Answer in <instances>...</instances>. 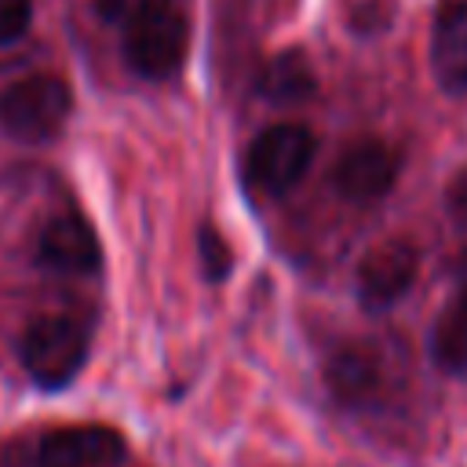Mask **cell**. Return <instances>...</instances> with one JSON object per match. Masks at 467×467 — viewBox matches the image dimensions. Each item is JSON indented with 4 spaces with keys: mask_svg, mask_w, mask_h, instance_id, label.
I'll list each match as a JSON object with an SVG mask.
<instances>
[{
    "mask_svg": "<svg viewBox=\"0 0 467 467\" xmlns=\"http://www.w3.org/2000/svg\"><path fill=\"white\" fill-rule=\"evenodd\" d=\"M18 358L36 387L62 390L88 358V328L69 314H44L22 332Z\"/></svg>",
    "mask_w": 467,
    "mask_h": 467,
    "instance_id": "6da1fadb",
    "label": "cell"
},
{
    "mask_svg": "<svg viewBox=\"0 0 467 467\" xmlns=\"http://www.w3.org/2000/svg\"><path fill=\"white\" fill-rule=\"evenodd\" d=\"M73 109L66 80L51 73L22 77L0 95V128L18 142H47L62 131Z\"/></svg>",
    "mask_w": 467,
    "mask_h": 467,
    "instance_id": "7a4b0ae2",
    "label": "cell"
},
{
    "mask_svg": "<svg viewBox=\"0 0 467 467\" xmlns=\"http://www.w3.org/2000/svg\"><path fill=\"white\" fill-rule=\"evenodd\" d=\"M314 161V135L303 124H274L248 146L244 171L263 193H288Z\"/></svg>",
    "mask_w": 467,
    "mask_h": 467,
    "instance_id": "3957f363",
    "label": "cell"
},
{
    "mask_svg": "<svg viewBox=\"0 0 467 467\" xmlns=\"http://www.w3.org/2000/svg\"><path fill=\"white\" fill-rule=\"evenodd\" d=\"M190 29L186 18L168 4L131 26H124V58L146 80H168L186 58Z\"/></svg>",
    "mask_w": 467,
    "mask_h": 467,
    "instance_id": "277c9868",
    "label": "cell"
},
{
    "mask_svg": "<svg viewBox=\"0 0 467 467\" xmlns=\"http://www.w3.org/2000/svg\"><path fill=\"white\" fill-rule=\"evenodd\" d=\"M420 274V252L412 241L405 237H387L379 244H372L354 274V288L365 310H390L412 285Z\"/></svg>",
    "mask_w": 467,
    "mask_h": 467,
    "instance_id": "5b68a950",
    "label": "cell"
},
{
    "mask_svg": "<svg viewBox=\"0 0 467 467\" xmlns=\"http://www.w3.org/2000/svg\"><path fill=\"white\" fill-rule=\"evenodd\" d=\"M128 445L124 434L106 423L55 427L40 438L36 467H117Z\"/></svg>",
    "mask_w": 467,
    "mask_h": 467,
    "instance_id": "8992f818",
    "label": "cell"
},
{
    "mask_svg": "<svg viewBox=\"0 0 467 467\" xmlns=\"http://www.w3.org/2000/svg\"><path fill=\"white\" fill-rule=\"evenodd\" d=\"M398 164H401V161H398V153H394L387 142L368 139V142L350 146V150L336 161V168H332V186H336V193H339L343 201H350V204H368V201L383 197V193L394 186Z\"/></svg>",
    "mask_w": 467,
    "mask_h": 467,
    "instance_id": "52a82bcc",
    "label": "cell"
},
{
    "mask_svg": "<svg viewBox=\"0 0 467 467\" xmlns=\"http://www.w3.org/2000/svg\"><path fill=\"white\" fill-rule=\"evenodd\" d=\"M36 259L55 274H95L102 263V248L88 219H80L77 212H66L40 230Z\"/></svg>",
    "mask_w": 467,
    "mask_h": 467,
    "instance_id": "ba28073f",
    "label": "cell"
},
{
    "mask_svg": "<svg viewBox=\"0 0 467 467\" xmlns=\"http://www.w3.org/2000/svg\"><path fill=\"white\" fill-rule=\"evenodd\" d=\"M328 387L350 409L379 405L383 387H387L383 354L368 343H347L343 350H336L328 358Z\"/></svg>",
    "mask_w": 467,
    "mask_h": 467,
    "instance_id": "9c48e42d",
    "label": "cell"
},
{
    "mask_svg": "<svg viewBox=\"0 0 467 467\" xmlns=\"http://www.w3.org/2000/svg\"><path fill=\"white\" fill-rule=\"evenodd\" d=\"M431 69L449 95H467V0L438 11L431 33Z\"/></svg>",
    "mask_w": 467,
    "mask_h": 467,
    "instance_id": "30bf717a",
    "label": "cell"
},
{
    "mask_svg": "<svg viewBox=\"0 0 467 467\" xmlns=\"http://www.w3.org/2000/svg\"><path fill=\"white\" fill-rule=\"evenodd\" d=\"M431 358L449 376H467V285L441 306L431 325Z\"/></svg>",
    "mask_w": 467,
    "mask_h": 467,
    "instance_id": "8fae6325",
    "label": "cell"
},
{
    "mask_svg": "<svg viewBox=\"0 0 467 467\" xmlns=\"http://www.w3.org/2000/svg\"><path fill=\"white\" fill-rule=\"evenodd\" d=\"M259 95L274 106H296L314 95V73L310 62L299 51L274 55L259 73Z\"/></svg>",
    "mask_w": 467,
    "mask_h": 467,
    "instance_id": "7c38bea8",
    "label": "cell"
},
{
    "mask_svg": "<svg viewBox=\"0 0 467 467\" xmlns=\"http://www.w3.org/2000/svg\"><path fill=\"white\" fill-rule=\"evenodd\" d=\"M197 248H201V270H204V277L208 281H223L230 274L234 255H230V244L219 237V230L215 226H201Z\"/></svg>",
    "mask_w": 467,
    "mask_h": 467,
    "instance_id": "4fadbf2b",
    "label": "cell"
},
{
    "mask_svg": "<svg viewBox=\"0 0 467 467\" xmlns=\"http://www.w3.org/2000/svg\"><path fill=\"white\" fill-rule=\"evenodd\" d=\"M161 7H168V0H99L102 18L113 26H131V22H139Z\"/></svg>",
    "mask_w": 467,
    "mask_h": 467,
    "instance_id": "5bb4252c",
    "label": "cell"
},
{
    "mask_svg": "<svg viewBox=\"0 0 467 467\" xmlns=\"http://www.w3.org/2000/svg\"><path fill=\"white\" fill-rule=\"evenodd\" d=\"M33 0H0V44L18 40L29 29Z\"/></svg>",
    "mask_w": 467,
    "mask_h": 467,
    "instance_id": "9a60e30c",
    "label": "cell"
},
{
    "mask_svg": "<svg viewBox=\"0 0 467 467\" xmlns=\"http://www.w3.org/2000/svg\"><path fill=\"white\" fill-rule=\"evenodd\" d=\"M445 201H449V212H452V219H456L460 226H467V168H460V171H456V179L449 182V193H445Z\"/></svg>",
    "mask_w": 467,
    "mask_h": 467,
    "instance_id": "2e32d148",
    "label": "cell"
}]
</instances>
